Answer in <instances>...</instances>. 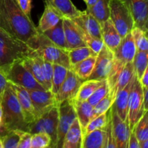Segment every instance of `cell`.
Here are the masks:
<instances>
[{
  "instance_id": "obj_1",
  "label": "cell",
  "mask_w": 148,
  "mask_h": 148,
  "mask_svg": "<svg viewBox=\"0 0 148 148\" xmlns=\"http://www.w3.org/2000/svg\"><path fill=\"white\" fill-rule=\"evenodd\" d=\"M0 28L26 43L39 33L30 17L20 8L17 0H0Z\"/></svg>"
},
{
  "instance_id": "obj_2",
  "label": "cell",
  "mask_w": 148,
  "mask_h": 148,
  "mask_svg": "<svg viewBox=\"0 0 148 148\" xmlns=\"http://www.w3.org/2000/svg\"><path fill=\"white\" fill-rule=\"evenodd\" d=\"M0 103L2 111V126L0 136L12 130H20L27 132V124L25 120L15 92L8 82L0 99Z\"/></svg>"
},
{
  "instance_id": "obj_3",
  "label": "cell",
  "mask_w": 148,
  "mask_h": 148,
  "mask_svg": "<svg viewBox=\"0 0 148 148\" xmlns=\"http://www.w3.org/2000/svg\"><path fill=\"white\" fill-rule=\"evenodd\" d=\"M33 52L27 43L0 28V67L4 72L14 62L23 60Z\"/></svg>"
},
{
  "instance_id": "obj_4",
  "label": "cell",
  "mask_w": 148,
  "mask_h": 148,
  "mask_svg": "<svg viewBox=\"0 0 148 148\" xmlns=\"http://www.w3.org/2000/svg\"><path fill=\"white\" fill-rule=\"evenodd\" d=\"M29 47L44 60L53 64L64 66L71 69V64L67 51L53 44L42 33L32 38L27 43Z\"/></svg>"
},
{
  "instance_id": "obj_5",
  "label": "cell",
  "mask_w": 148,
  "mask_h": 148,
  "mask_svg": "<svg viewBox=\"0 0 148 148\" xmlns=\"http://www.w3.org/2000/svg\"><path fill=\"white\" fill-rule=\"evenodd\" d=\"M136 52L137 49L130 32L121 39V43L114 51L113 66L106 79L110 90L113 88L119 75L125 65L130 62H133Z\"/></svg>"
},
{
  "instance_id": "obj_6",
  "label": "cell",
  "mask_w": 148,
  "mask_h": 148,
  "mask_svg": "<svg viewBox=\"0 0 148 148\" xmlns=\"http://www.w3.org/2000/svg\"><path fill=\"white\" fill-rule=\"evenodd\" d=\"M59 121V105L53 107L44 114L27 125V132L33 134L36 133H46L51 140V147L55 148Z\"/></svg>"
},
{
  "instance_id": "obj_7",
  "label": "cell",
  "mask_w": 148,
  "mask_h": 148,
  "mask_svg": "<svg viewBox=\"0 0 148 148\" xmlns=\"http://www.w3.org/2000/svg\"><path fill=\"white\" fill-rule=\"evenodd\" d=\"M109 7V18L123 38L134 27L131 12L123 0H110Z\"/></svg>"
},
{
  "instance_id": "obj_8",
  "label": "cell",
  "mask_w": 148,
  "mask_h": 148,
  "mask_svg": "<svg viewBox=\"0 0 148 148\" xmlns=\"http://www.w3.org/2000/svg\"><path fill=\"white\" fill-rule=\"evenodd\" d=\"M147 111L145 110L143 106V87L135 74V77L132 88L130 91L128 102L127 122L130 132L132 131L137 121Z\"/></svg>"
},
{
  "instance_id": "obj_9",
  "label": "cell",
  "mask_w": 148,
  "mask_h": 148,
  "mask_svg": "<svg viewBox=\"0 0 148 148\" xmlns=\"http://www.w3.org/2000/svg\"><path fill=\"white\" fill-rule=\"evenodd\" d=\"M21 61L14 62L6 71L5 74L7 81L20 85L27 90H46L23 66Z\"/></svg>"
},
{
  "instance_id": "obj_10",
  "label": "cell",
  "mask_w": 148,
  "mask_h": 148,
  "mask_svg": "<svg viewBox=\"0 0 148 148\" xmlns=\"http://www.w3.org/2000/svg\"><path fill=\"white\" fill-rule=\"evenodd\" d=\"M76 118V113L71 101H64L59 104V121L55 148H62L65 135Z\"/></svg>"
},
{
  "instance_id": "obj_11",
  "label": "cell",
  "mask_w": 148,
  "mask_h": 148,
  "mask_svg": "<svg viewBox=\"0 0 148 148\" xmlns=\"http://www.w3.org/2000/svg\"><path fill=\"white\" fill-rule=\"evenodd\" d=\"M34 108L36 119L44 114L53 107L58 106L54 94L46 90H27Z\"/></svg>"
},
{
  "instance_id": "obj_12",
  "label": "cell",
  "mask_w": 148,
  "mask_h": 148,
  "mask_svg": "<svg viewBox=\"0 0 148 148\" xmlns=\"http://www.w3.org/2000/svg\"><path fill=\"white\" fill-rule=\"evenodd\" d=\"M114 62V53L104 45L97 54L93 70L88 79L105 80L107 79Z\"/></svg>"
},
{
  "instance_id": "obj_13",
  "label": "cell",
  "mask_w": 148,
  "mask_h": 148,
  "mask_svg": "<svg viewBox=\"0 0 148 148\" xmlns=\"http://www.w3.org/2000/svg\"><path fill=\"white\" fill-rule=\"evenodd\" d=\"M110 115L112 124L113 136L116 147L128 148L131 132L129 128L128 122L127 121H123L119 118L113 106H111L110 109Z\"/></svg>"
},
{
  "instance_id": "obj_14",
  "label": "cell",
  "mask_w": 148,
  "mask_h": 148,
  "mask_svg": "<svg viewBox=\"0 0 148 148\" xmlns=\"http://www.w3.org/2000/svg\"><path fill=\"white\" fill-rule=\"evenodd\" d=\"M83 80L81 79L72 69H69L64 81L55 95L58 104L64 101L74 99Z\"/></svg>"
},
{
  "instance_id": "obj_15",
  "label": "cell",
  "mask_w": 148,
  "mask_h": 148,
  "mask_svg": "<svg viewBox=\"0 0 148 148\" xmlns=\"http://www.w3.org/2000/svg\"><path fill=\"white\" fill-rule=\"evenodd\" d=\"M130 9L134 27L147 33L148 0H123Z\"/></svg>"
},
{
  "instance_id": "obj_16",
  "label": "cell",
  "mask_w": 148,
  "mask_h": 148,
  "mask_svg": "<svg viewBox=\"0 0 148 148\" xmlns=\"http://www.w3.org/2000/svg\"><path fill=\"white\" fill-rule=\"evenodd\" d=\"M8 82L15 92L23 115H24L25 120L28 125L30 123L36 120V114H35L34 108H33L28 91L20 85L12 83L10 82Z\"/></svg>"
},
{
  "instance_id": "obj_17",
  "label": "cell",
  "mask_w": 148,
  "mask_h": 148,
  "mask_svg": "<svg viewBox=\"0 0 148 148\" xmlns=\"http://www.w3.org/2000/svg\"><path fill=\"white\" fill-rule=\"evenodd\" d=\"M65 40L68 50L86 46L80 33V29L72 20L62 17Z\"/></svg>"
},
{
  "instance_id": "obj_18",
  "label": "cell",
  "mask_w": 148,
  "mask_h": 148,
  "mask_svg": "<svg viewBox=\"0 0 148 148\" xmlns=\"http://www.w3.org/2000/svg\"><path fill=\"white\" fill-rule=\"evenodd\" d=\"M72 20L90 36L102 40L101 24L87 10L81 12L80 14Z\"/></svg>"
},
{
  "instance_id": "obj_19",
  "label": "cell",
  "mask_w": 148,
  "mask_h": 148,
  "mask_svg": "<svg viewBox=\"0 0 148 148\" xmlns=\"http://www.w3.org/2000/svg\"><path fill=\"white\" fill-rule=\"evenodd\" d=\"M134 77H135V74L132 77V80L130 81V83L121 91L118 92L116 95L115 98H114V103L112 106L114 107L116 113L117 115L119 116L123 121H127V114H128V102H129V97H130V91H131L132 88L133 82H134Z\"/></svg>"
},
{
  "instance_id": "obj_20",
  "label": "cell",
  "mask_w": 148,
  "mask_h": 148,
  "mask_svg": "<svg viewBox=\"0 0 148 148\" xmlns=\"http://www.w3.org/2000/svg\"><path fill=\"white\" fill-rule=\"evenodd\" d=\"M101 27L103 44L114 53L122 38L110 18L101 23Z\"/></svg>"
},
{
  "instance_id": "obj_21",
  "label": "cell",
  "mask_w": 148,
  "mask_h": 148,
  "mask_svg": "<svg viewBox=\"0 0 148 148\" xmlns=\"http://www.w3.org/2000/svg\"><path fill=\"white\" fill-rule=\"evenodd\" d=\"M62 17V14L51 4L46 1L44 12L40 19L38 27H37L38 30L40 33H44L56 25Z\"/></svg>"
},
{
  "instance_id": "obj_22",
  "label": "cell",
  "mask_w": 148,
  "mask_h": 148,
  "mask_svg": "<svg viewBox=\"0 0 148 148\" xmlns=\"http://www.w3.org/2000/svg\"><path fill=\"white\" fill-rule=\"evenodd\" d=\"M83 132L77 119H75L66 132L62 148H82Z\"/></svg>"
},
{
  "instance_id": "obj_23",
  "label": "cell",
  "mask_w": 148,
  "mask_h": 148,
  "mask_svg": "<svg viewBox=\"0 0 148 148\" xmlns=\"http://www.w3.org/2000/svg\"><path fill=\"white\" fill-rule=\"evenodd\" d=\"M21 62L23 66L32 74L36 81L39 82L46 90L43 69H42L41 64H40V56H38L36 52L33 51L31 54L23 59Z\"/></svg>"
},
{
  "instance_id": "obj_24",
  "label": "cell",
  "mask_w": 148,
  "mask_h": 148,
  "mask_svg": "<svg viewBox=\"0 0 148 148\" xmlns=\"http://www.w3.org/2000/svg\"><path fill=\"white\" fill-rule=\"evenodd\" d=\"M70 101L75 108L77 119L79 121L83 132L87 124L90 122L93 116V106H92L87 101H77L75 99H72Z\"/></svg>"
},
{
  "instance_id": "obj_25",
  "label": "cell",
  "mask_w": 148,
  "mask_h": 148,
  "mask_svg": "<svg viewBox=\"0 0 148 148\" xmlns=\"http://www.w3.org/2000/svg\"><path fill=\"white\" fill-rule=\"evenodd\" d=\"M134 74H135V72H134L133 62H130V63L127 64L124 67V69L121 70V72L119 75L114 87L109 92V95L114 99L115 98L116 95L119 91L124 89L130 83V82L134 77Z\"/></svg>"
},
{
  "instance_id": "obj_26",
  "label": "cell",
  "mask_w": 148,
  "mask_h": 148,
  "mask_svg": "<svg viewBox=\"0 0 148 148\" xmlns=\"http://www.w3.org/2000/svg\"><path fill=\"white\" fill-rule=\"evenodd\" d=\"M42 33L56 46L62 49H64V50H68L66 40H65L62 19L59 20V22L56 25Z\"/></svg>"
},
{
  "instance_id": "obj_27",
  "label": "cell",
  "mask_w": 148,
  "mask_h": 148,
  "mask_svg": "<svg viewBox=\"0 0 148 148\" xmlns=\"http://www.w3.org/2000/svg\"><path fill=\"white\" fill-rule=\"evenodd\" d=\"M63 17L73 20L80 14V10H78L71 0H52L50 3Z\"/></svg>"
},
{
  "instance_id": "obj_28",
  "label": "cell",
  "mask_w": 148,
  "mask_h": 148,
  "mask_svg": "<svg viewBox=\"0 0 148 148\" xmlns=\"http://www.w3.org/2000/svg\"><path fill=\"white\" fill-rule=\"evenodd\" d=\"M109 3L110 0H98L91 8L86 10L101 24L110 17Z\"/></svg>"
},
{
  "instance_id": "obj_29",
  "label": "cell",
  "mask_w": 148,
  "mask_h": 148,
  "mask_svg": "<svg viewBox=\"0 0 148 148\" xmlns=\"http://www.w3.org/2000/svg\"><path fill=\"white\" fill-rule=\"evenodd\" d=\"M96 56H90L85 60L72 66V70L83 81L88 79L93 70Z\"/></svg>"
},
{
  "instance_id": "obj_30",
  "label": "cell",
  "mask_w": 148,
  "mask_h": 148,
  "mask_svg": "<svg viewBox=\"0 0 148 148\" xmlns=\"http://www.w3.org/2000/svg\"><path fill=\"white\" fill-rule=\"evenodd\" d=\"M104 80L86 79L79 86V90L74 99L77 101H87L92 92L103 82Z\"/></svg>"
},
{
  "instance_id": "obj_31",
  "label": "cell",
  "mask_w": 148,
  "mask_h": 148,
  "mask_svg": "<svg viewBox=\"0 0 148 148\" xmlns=\"http://www.w3.org/2000/svg\"><path fill=\"white\" fill-rule=\"evenodd\" d=\"M105 129L98 130L83 137L82 148H103Z\"/></svg>"
},
{
  "instance_id": "obj_32",
  "label": "cell",
  "mask_w": 148,
  "mask_h": 148,
  "mask_svg": "<svg viewBox=\"0 0 148 148\" xmlns=\"http://www.w3.org/2000/svg\"><path fill=\"white\" fill-rule=\"evenodd\" d=\"M67 53L69 62H70L71 69H72V66L85 60L87 58L90 56H97V53H95L88 46H82V47L67 50Z\"/></svg>"
},
{
  "instance_id": "obj_33",
  "label": "cell",
  "mask_w": 148,
  "mask_h": 148,
  "mask_svg": "<svg viewBox=\"0 0 148 148\" xmlns=\"http://www.w3.org/2000/svg\"><path fill=\"white\" fill-rule=\"evenodd\" d=\"M110 109L104 114L98 116L90 121V122L87 124L86 127L84 130L83 137L95 130L106 128L110 119Z\"/></svg>"
},
{
  "instance_id": "obj_34",
  "label": "cell",
  "mask_w": 148,
  "mask_h": 148,
  "mask_svg": "<svg viewBox=\"0 0 148 148\" xmlns=\"http://www.w3.org/2000/svg\"><path fill=\"white\" fill-rule=\"evenodd\" d=\"M69 69L59 64H53V77H52L51 92L54 95L58 92L61 85L64 81Z\"/></svg>"
},
{
  "instance_id": "obj_35",
  "label": "cell",
  "mask_w": 148,
  "mask_h": 148,
  "mask_svg": "<svg viewBox=\"0 0 148 148\" xmlns=\"http://www.w3.org/2000/svg\"><path fill=\"white\" fill-rule=\"evenodd\" d=\"M148 52L137 51L133 60L134 72L137 79H140L147 68Z\"/></svg>"
},
{
  "instance_id": "obj_36",
  "label": "cell",
  "mask_w": 148,
  "mask_h": 148,
  "mask_svg": "<svg viewBox=\"0 0 148 148\" xmlns=\"http://www.w3.org/2000/svg\"><path fill=\"white\" fill-rule=\"evenodd\" d=\"M138 143L148 140V114L146 112L137 121L132 131Z\"/></svg>"
},
{
  "instance_id": "obj_37",
  "label": "cell",
  "mask_w": 148,
  "mask_h": 148,
  "mask_svg": "<svg viewBox=\"0 0 148 148\" xmlns=\"http://www.w3.org/2000/svg\"><path fill=\"white\" fill-rule=\"evenodd\" d=\"M137 51L148 52L147 33L138 27H134L131 31Z\"/></svg>"
},
{
  "instance_id": "obj_38",
  "label": "cell",
  "mask_w": 148,
  "mask_h": 148,
  "mask_svg": "<svg viewBox=\"0 0 148 148\" xmlns=\"http://www.w3.org/2000/svg\"><path fill=\"white\" fill-rule=\"evenodd\" d=\"M22 132L20 130H12L4 133L0 136L3 148H17Z\"/></svg>"
},
{
  "instance_id": "obj_39",
  "label": "cell",
  "mask_w": 148,
  "mask_h": 148,
  "mask_svg": "<svg viewBox=\"0 0 148 148\" xmlns=\"http://www.w3.org/2000/svg\"><path fill=\"white\" fill-rule=\"evenodd\" d=\"M109 86L107 82L106 79L103 81L102 84L92 92V95L89 97L87 101L92 106L96 105L100 101L105 98L108 94H109Z\"/></svg>"
},
{
  "instance_id": "obj_40",
  "label": "cell",
  "mask_w": 148,
  "mask_h": 148,
  "mask_svg": "<svg viewBox=\"0 0 148 148\" xmlns=\"http://www.w3.org/2000/svg\"><path fill=\"white\" fill-rule=\"evenodd\" d=\"M114 101V99L109 94H108L105 98H103L101 101H100L96 105L93 106V110H92L93 116H92V119L98 116L101 115V114H104L107 111H108L111 108V107L112 106Z\"/></svg>"
},
{
  "instance_id": "obj_41",
  "label": "cell",
  "mask_w": 148,
  "mask_h": 148,
  "mask_svg": "<svg viewBox=\"0 0 148 148\" xmlns=\"http://www.w3.org/2000/svg\"><path fill=\"white\" fill-rule=\"evenodd\" d=\"M51 140L46 133H36L32 134L30 148H46L51 145Z\"/></svg>"
},
{
  "instance_id": "obj_42",
  "label": "cell",
  "mask_w": 148,
  "mask_h": 148,
  "mask_svg": "<svg viewBox=\"0 0 148 148\" xmlns=\"http://www.w3.org/2000/svg\"><path fill=\"white\" fill-rule=\"evenodd\" d=\"M78 27H79V26H78ZM79 29H80L81 36H82L84 42H85V44H86V46H88V47L90 48L95 53L98 54L100 52V51L102 49V48L104 46L103 40L98 38H95L90 36L89 34H88V33H85V31H83L80 27H79Z\"/></svg>"
},
{
  "instance_id": "obj_43",
  "label": "cell",
  "mask_w": 148,
  "mask_h": 148,
  "mask_svg": "<svg viewBox=\"0 0 148 148\" xmlns=\"http://www.w3.org/2000/svg\"><path fill=\"white\" fill-rule=\"evenodd\" d=\"M39 56V55H38ZM40 64H41L42 69H43V77H44L45 85L47 90L51 91L52 82V77H53V64L44 60L40 56Z\"/></svg>"
},
{
  "instance_id": "obj_44",
  "label": "cell",
  "mask_w": 148,
  "mask_h": 148,
  "mask_svg": "<svg viewBox=\"0 0 148 148\" xmlns=\"http://www.w3.org/2000/svg\"><path fill=\"white\" fill-rule=\"evenodd\" d=\"M103 148H117L112 133V124H111V115L109 121L105 128V137H104Z\"/></svg>"
},
{
  "instance_id": "obj_45",
  "label": "cell",
  "mask_w": 148,
  "mask_h": 148,
  "mask_svg": "<svg viewBox=\"0 0 148 148\" xmlns=\"http://www.w3.org/2000/svg\"><path fill=\"white\" fill-rule=\"evenodd\" d=\"M32 134L26 132H22L17 148H30Z\"/></svg>"
},
{
  "instance_id": "obj_46",
  "label": "cell",
  "mask_w": 148,
  "mask_h": 148,
  "mask_svg": "<svg viewBox=\"0 0 148 148\" xmlns=\"http://www.w3.org/2000/svg\"><path fill=\"white\" fill-rule=\"evenodd\" d=\"M17 2L22 11L27 16L30 17L32 8L31 0H17Z\"/></svg>"
},
{
  "instance_id": "obj_47",
  "label": "cell",
  "mask_w": 148,
  "mask_h": 148,
  "mask_svg": "<svg viewBox=\"0 0 148 148\" xmlns=\"http://www.w3.org/2000/svg\"><path fill=\"white\" fill-rule=\"evenodd\" d=\"M7 85V79L4 69L0 67V99L2 96L4 91Z\"/></svg>"
},
{
  "instance_id": "obj_48",
  "label": "cell",
  "mask_w": 148,
  "mask_h": 148,
  "mask_svg": "<svg viewBox=\"0 0 148 148\" xmlns=\"http://www.w3.org/2000/svg\"><path fill=\"white\" fill-rule=\"evenodd\" d=\"M128 148H140L138 141H137L135 135H134V134L132 132H130V142H129Z\"/></svg>"
},
{
  "instance_id": "obj_49",
  "label": "cell",
  "mask_w": 148,
  "mask_h": 148,
  "mask_svg": "<svg viewBox=\"0 0 148 148\" xmlns=\"http://www.w3.org/2000/svg\"><path fill=\"white\" fill-rule=\"evenodd\" d=\"M143 106L146 111L148 110V88L147 87H143Z\"/></svg>"
},
{
  "instance_id": "obj_50",
  "label": "cell",
  "mask_w": 148,
  "mask_h": 148,
  "mask_svg": "<svg viewBox=\"0 0 148 148\" xmlns=\"http://www.w3.org/2000/svg\"><path fill=\"white\" fill-rule=\"evenodd\" d=\"M139 81H140L142 87H147L148 88V67L145 71L144 74L141 77V78L139 79Z\"/></svg>"
},
{
  "instance_id": "obj_51",
  "label": "cell",
  "mask_w": 148,
  "mask_h": 148,
  "mask_svg": "<svg viewBox=\"0 0 148 148\" xmlns=\"http://www.w3.org/2000/svg\"><path fill=\"white\" fill-rule=\"evenodd\" d=\"M84 1L86 3L87 9H90L96 3V1H98V0H84Z\"/></svg>"
},
{
  "instance_id": "obj_52",
  "label": "cell",
  "mask_w": 148,
  "mask_h": 148,
  "mask_svg": "<svg viewBox=\"0 0 148 148\" xmlns=\"http://www.w3.org/2000/svg\"><path fill=\"white\" fill-rule=\"evenodd\" d=\"M140 148H148V140L139 143Z\"/></svg>"
},
{
  "instance_id": "obj_53",
  "label": "cell",
  "mask_w": 148,
  "mask_h": 148,
  "mask_svg": "<svg viewBox=\"0 0 148 148\" xmlns=\"http://www.w3.org/2000/svg\"><path fill=\"white\" fill-rule=\"evenodd\" d=\"M1 126H2V111H1V106L0 103V131L1 130Z\"/></svg>"
},
{
  "instance_id": "obj_54",
  "label": "cell",
  "mask_w": 148,
  "mask_h": 148,
  "mask_svg": "<svg viewBox=\"0 0 148 148\" xmlns=\"http://www.w3.org/2000/svg\"><path fill=\"white\" fill-rule=\"evenodd\" d=\"M0 148H3V146H2V143H1V138H0Z\"/></svg>"
},
{
  "instance_id": "obj_55",
  "label": "cell",
  "mask_w": 148,
  "mask_h": 148,
  "mask_svg": "<svg viewBox=\"0 0 148 148\" xmlns=\"http://www.w3.org/2000/svg\"><path fill=\"white\" fill-rule=\"evenodd\" d=\"M51 1H52V0H46V2L49 3V4H50V3L51 2Z\"/></svg>"
},
{
  "instance_id": "obj_56",
  "label": "cell",
  "mask_w": 148,
  "mask_h": 148,
  "mask_svg": "<svg viewBox=\"0 0 148 148\" xmlns=\"http://www.w3.org/2000/svg\"><path fill=\"white\" fill-rule=\"evenodd\" d=\"M46 148H52L51 147V146L50 145H49V146H48V147H46Z\"/></svg>"
}]
</instances>
